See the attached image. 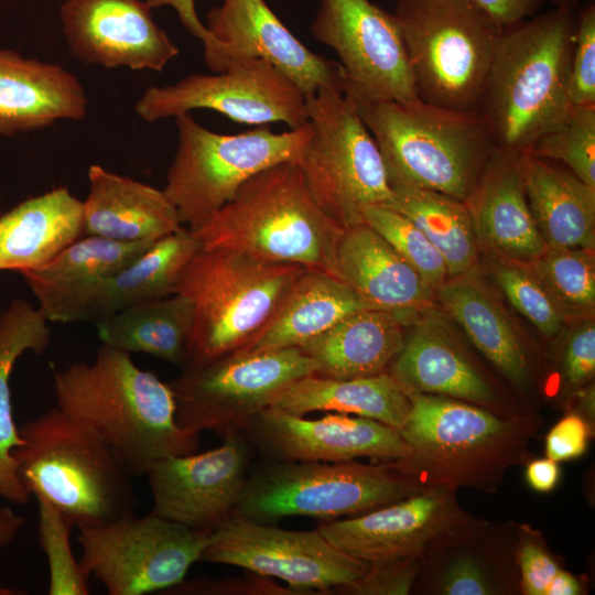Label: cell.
I'll list each match as a JSON object with an SVG mask.
<instances>
[{
	"label": "cell",
	"instance_id": "obj_1",
	"mask_svg": "<svg viewBox=\"0 0 595 595\" xmlns=\"http://www.w3.org/2000/svg\"><path fill=\"white\" fill-rule=\"evenodd\" d=\"M53 389L56 408L95 433L133 477L198 450L199 434L177 422L169 382L128 353L101 344L93 363L54 370Z\"/></svg>",
	"mask_w": 595,
	"mask_h": 595
},
{
	"label": "cell",
	"instance_id": "obj_2",
	"mask_svg": "<svg viewBox=\"0 0 595 595\" xmlns=\"http://www.w3.org/2000/svg\"><path fill=\"white\" fill-rule=\"evenodd\" d=\"M575 23L556 7L501 32L479 109L497 149L526 154L565 119Z\"/></svg>",
	"mask_w": 595,
	"mask_h": 595
},
{
	"label": "cell",
	"instance_id": "obj_3",
	"mask_svg": "<svg viewBox=\"0 0 595 595\" xmlns=\"http://www.w3.org/2000/svg\"><path fill=\"white\" fill-rule=\"evenodd\" d=\"M411 408L399 430L409 454L396 462L423 488L496 493L507 472L522 464L541 421L500 415L454 398L408 393Z\"/></svg>",
	"mask_w": 595,
	"mask_h": 595
},
{
	"label": "cell",
	"instance_id": "obj_4",
	"mask_svg": "<svg viewBox=\"0 0 595 595\" xmlns=\"http://www.w3.org/2000/svg\"><path fill=\"white\" fill-rule=\"evenodd\" d=\"M342 231L313 199L298 162L283 161L246 181L194 232L202 248L301 264L337 277L335 252Z\"/></svg>",
	"mask_w": 595,
	"mask_h": 595
},
{
	"label": "cell",
	"instance_id": "obj_5",
	"mask_svg": "<svg viewBox=\"0 0 595 595\" xmlns=\"http://www.w3.org/2000/svg\"><path fill=\"white\" fill-rule=\"evenodd\" d=\"M307 270L238 251L201 248L175 288L191 301L194 314L184 368L249 349L275 321Z\"/></svg>",
	"mask_w": 595,
	"mask_h": 595
},
{
	"label": "cell",
	"instance_id": "obj_6",
	"mask_svg": "<svg viewBox=\"0 0 595 595\" xmlns=\"http://www.w3.org/2000/svg\"><path fill=\"white\" fill-rule=\"evenodd\" d=\"M353 102L380 150L390 186L435 191L466 202L497 149L479 112L420 98Z\"/></svg>",
	"mask_w": 595,
	"mask_h": 595
},
{
	"label": "cell",
	"instance_id": "obj_7",
	"mask_svg": "<svg viewBox=\"0 0 595 595\" xmlns=\"http://www.w3.org/2000/svg\"><path fill=\"white\" fill-rule=\"evenodd\" d=\"M13 450L26 491L76 526H99L134 513L133 476L95 433L54 408L19 428Z\"/></svg>",
	"mask_w": 595,
	"mask_h": 595
},
{
	"label": "cell",
	"instance_id": "obj_8",
	"mask_svg": "<svg viewBox=\"0 0 595 595\" xmlns=\"http://www.w3.org/2000/svg\"><path fill=\"white\" fill-rule=\"evenodd\" d=\"M393 15L418 97L446 109L479 112L504 29L468 0H398Z\"/></svg>",
	"mask_w": 595,
	"mask_h": 595
},
{
	"label": "cell",
	"instance_id": "obj_9",
	"mask_svg": "<svg viewBox=\"0 0 595 595\" xmlns=\"http://www.w3.org/2000/svg\"><path fill=\"white\" fill-rule=\"evenodd\" d=\"M423 489L396 462L267 458L249 473L232 513L271 524L292 516L333 521L369 512Z\"/></svg>",
	"mask_w": 595,
	"mask_h": 595
},
{
	"label": "cell",
	"instance_id": "obj_10",
	"mask_svg": "<svg viewBox=\"0 0 595 595\" xmlns=\"http://www.w3.org/2000/svg\"><path fill=\"white\" fill-rule=\"evenodd\" d=\"M174 119L178 142L163 192L192 231L257 173L283 161L298 162L312 134L310 122L280 133L263 125L223 134L199 125L191 112Z\"/></svg>",
	"mask_w": 595,
	"mask_h": 595
},
{
	"label": "cell",
	"instance_id": "obj_11",
	"mask_svg": "<svg viewBox=\"0 0 595 595\" xmlns=\"http://www.w3.org/2000/svg\"><path fill=\"white\" fill-rule=\"evenodd\" d=\"M312 134L298 164L320 209L339 227L364 223V210L393 196L380 150L355 104L320 89L306 99Z\"/></svg>",
	"mask_w": 595,
	"mask_h": 595
},
{
	"label": "cell",
	"instance_id": "obj_12",
	"mask_svg": "<svg viewBox=\"0 0 595 595\" xmlns=\"http://www.w3.org/2000/svg\"><path fill=\"white\" fill-rule=\"evenodd\" d=\"M317 371L316 363L300 347L240 350L184 368L169 382L176 419L199 434L242 430L291 383Z\"/></svg>",
	"mask_w": 595,
	"mask_h": 595
},
{
	"label": "cell",
	"instance_id": "obj_13",
	"mask_svg": "<svg viewBox=\"0 0 595 595\" xmlns=\"http://www.w3.org/2000/svg\"><path fill=\"white\" fill-rule=\"evenodd\" d=\"M77 528L80 567L109 595H144L181 584L210 534L152 512Z\"/></svg>",
	"mask_w": 595,
	"mask_h": 595
},
{
	"label": "cell",
	"instance_id": "obj_14",
	"mask_svg": "<svg viewBox=\"0 0 595 595\" xmlns=\"http://www.w3.org/2000/svg\"><path fill=\"white\" fill-rule=\"evenodd\" d=\"M199 562L235 565L277 577L296 594H326L349 586L369 566L334 547L317 529L286 530L237 513L210 531Z\"/></svg>",
	"mask_w": 595,
	"mask_h": 595
},
{
	"label": "cell",
	"instance_id": "obj_15",
	"mask_svg": "<svg viewBox=\"0 0 595 595\" xmlns=\"http://www.w3.org/2000/svg\"><path fill=\"white\" fill-rule=\"evenodd\" d=\"M197 109L213 110L232 121L253 126L283 122L295 129L309 122L306 98L300 88L263 60L242 62L214 74H192L163 87H150L134 106L136 113L147 122Z\"/></svg>",
	"mask_w": 595,
	"mask_h": 595
},
{
	"label": "cell",
	"instance_id": "obj_16",
	"mask_svg": "<svg viewBox=\"0 0 595 595\" xmlns=\"http://www.w3.org/2000/svg\"><path fill=\"white\" fill-rule=\"evenodd\" d=\"M311 33L336 52L353 101L419 98L393 13L370 0H320Z\"/></svg>",
	"mask_w": 595,
	"mask_h": 595
},
{
	"label": "cell",
	"instance_id": "obj_17",
	"mask_svg": "<svg viewBox=\"0 0 595 595\" xmlns=\"http://www.w3.org/2000/svg\"><path fill=\"white\" fill-rule=\"evenodd\" d=\"M223 435L213 450L166 457L149 467L150 512L209 531L232 515L249 475L250 443L241 430Z\"/></svg>",
	"mask_w": 595,
	"mask_h": 595
},
{
	"label": "cell",
	"instance_id": "obj_18",
	"mask_svg": "<svg viewBox=\"0 0 595 595\" xmlns=\"http://www.w3.org/2000/svg\"><path fill=\"white\" fill-rule=\"evenodd\" d=\"M241 431L266 458L277 461L347 462L368 457L398 462L410 451L397 429L336 412L311 420L270 405Z\"/></svg>",
	"mask_w": 595,
	"mask_h": 595
},
{
	"label": "cell",
	"instance_id": "obj_19",
	"mask_svg": "<svg viewBox=\"0 0 595 595\" xmlns=\"http://www.w3.org/2000/svg\"><path fill=\"white\" fill-rule=\"evenodd\" d=\"M470 518L456 490L431 487L359 516L323 521L316 529L346 554L376 564L422 559L432 543Z\"/></svg>",
	"mask_w": 595,
	"mask_h": 595
},
{
	"label": "cell",
	"instance_id": "obj_20",
	"mask_svg": "<svg viewBox=\"0 0 595 595\" xmlns=\"http://www.w3.org/2000/svg\"><path fill=\"white\" fill-rule=\"evenodd\" d=\"M206 21L207 30L220 44L213 73L263 60L286 75L306 99L320 89L344 94L339 63L306 47L264 0H223L206 13Z\"/></svg>",
	"mask_w": 595,
	"mask_h": 595
},
{
	"label": "cell",
	"instance_id": "obj_21",
	"mask_svg": "<svg viewBox=\"0 0 595 595\" xmlns=\"http://www.w3.org/2000/svg\"><path fill=\"white\" fill-rule=\"evenodd\" d=\"M141 0H66L63 34L72 55L106 68L160 72L178 47Z\"/></svg>",
	"mask_w": 595,
	"mask_h": 595
},
{
	"label": "cell",
	"instance_id": "obj_22",
	"mask_svg": "<svg viewBox=\"0 0 595 595\" xmlns=\"http://www.w3.org/2000/svg\"><path fill=\"white\" fill-rule=\"evenodd\" d=\"M517 541L518 526L502 528L472 517L428 548L418 580L431 594H513L519 591Z\"/></svg>",
	"mask_w": 595,
	"mask_h": 595
},
{
	"label": "cell",
	"instance_id": "obj_23",
	"mask_svg": "<svg viewBox=\"0 0 595 595\" xmlns=\"http://www.w3.org/2000/svg\"><path fill=\"white\" fill-rule=\"evenodd\" d=\"M424 315L387 370L404 391L454 398L506 416L523 414L505 403L439 314Z\"/></svg>",
	"mask_w": 595,
	"mask_h": 595
},
{
	"label": "cell",
	"instance_id": "obj_24",
	"mask_svg": "<svg viewBox=\"0 0 595 595\" xmlns=\"http://www.w3.org/2000/svg\"><path fill=\"white\" fill-rule=\"evenodd\" d=\"M520 155L496 149L466 203L479 247L499 260L530 264L547 245L527 201Z\"/></svg>",
	"mask_w": 595,
	"mask_h": 595
},
{
	"label": "cell",
	"instance_id": "obj_25",
	"mask_svg": "<svg viewBox=\"0 0 595 595\" xmlns=\"http://www.w3.org/2000/svg\"><path fill=\"white\" fill-rule=\"evenodd\" d=\"M337 277L375 304L398 314L404 323L430 311L435 291L366 223L344 228L335 252Z\"/></svg>",
	"mask_w": 595,
	"mask_h": 595
},
{
	"label": "cell",
	"instance_id": "obj_26",
	"mask_svg": "<svg viewBox=\"0 0 595 595\" xmlns=\"http://www.w3.org/2000/svg\"><path fill=\"white\" fill-rule=\"evenodd\" d=\"M201 248L195 232L183 226L82 292L64 309L57 322L96 324L129 306L174 294L183 269Z\"/></svg>",
	"mask_w": 595,
	"mask_h": 595
},
{
	"label": "cell",
	"instance_id": "obj_27",
	"mask_svg": "<svg viewBox=\"0 0 595 595\" xmlns=\"http://www.w3.org/2000/svg\"><path fill=\"white\" fill-rule=\"evenodd\" d=\"M87 105L82 83L63 66L0 47V134L82 120Z\"/></svg>",
	"mask_w": 595,
	"mask_h": 595
},
{
	"label": "cell",
	"instance_id": "obj_28",
	"mask_svg": "<svg viewBox=\"0 0 595 595\" xmlns=\"http://www.w3.org/2000/svg\"><path fill=\"white\" fill-rule=\"evenodd\" d=\"M84 235L123 242H153L184 225L163 190L91 164Z\"/></svg>",
	"mask_w": 595,
	"mask_h": 595
},
{
	"label": "cell",
	"instance_id": "obj_29",
	"mask_svg": "<svg viewBox=\"0 0 595 595\" xmlns=\"http://www.w3.org/2000/svg\"><path fill=\"white\" fill-rule=\"evenodd\" d=\"M83 201L63 186L30 197L0 216V271L42 268L84 236Z\"/></svg>",
	"mask_w": 595,
	"mask_h": 595
},
{
	"label": "cell",
	"instance_id": "obj_30",
	"mask_svg": "<svg viewBox=\"0 0 595 595\" xmlns=\"http://www.w3.org/2000/svg\"><path fill=\"white\" fill-rule=\"evenodd\" d=\"M435 298L513 387L530 389L532 366L527 348L500 302L474 271L448 278Z\"/></svg>",
	"mask_w": 595,
	"mask_h": 595
},
{
	"label": "cell",
	"instance_id": "obj_31",
	"mask_svg": "<svg viewBox=\"0 0 595 595\" xmlns=\"http://www.w3.org/2000/svg\"><path fill=\"white\" fill-rule=\"evenodd\" d=\"M527 201L547 247L595 249V187L570 170L520 155Z\"/></svg>",
	"mask_w": 595,
	"mask_h": 595
},
{
	"label": "cell",
	"instance_id": "obj_32",
	"mask_svg": "<svg viewBox=\"0 0 595 595\" xmlns=\"http://www.w3.org/2000/svg\"><path fill=\"white\" fill-rule=\"evenodd\" d=\"M404 321L383 309L356 312L300 348L317 365L315 375L353 379L388 370L404 344Z\"/></svg>",
	"mask_w": 595,
	"mask_h": 595
},
{
	"label": "cell",
	"instance_id": "obj_33",
	"mask_svg": "<svg viewBox=\"0 0 595 595\" xmlns=\"http://www.w3.org/2000/svg\"><path fill=\"white\" fill-rule=\"evenodd\" d=\"M272 405L300 416L315 411L355 414L399 431L411 402L404 389L385 371L353 379L310 375L286 387Z\"/></svg>",
	"mask_w": 595,
	"mask_h": 595
},
{
	"label": "cell",
	"instance_id": "obj_34",
	"mask_svg": "<svg viewBox=\"0 0 595 595\" xmlns=\"http://www.w3.org/2000/svg\"><path fill=\"white\" fill-rule=\"evenodd\" d=\"M154 242L84 235L42 268L21 274L45 318L57 323L64 309L82 292L132 262Z\"/></svg>",
	"mask_w": 595,
	"mask_h": 595
},
{
	"label": "cell",
	"instance_id": "obj_35",
	"mask_svg": "<svg viewBox=\"0 0 595 595\" xmlns=\"http://www.w3.org/2000/svg\"><path fill=\"white\" fill-rule=\"evenodd\" d=\"M39 307L14 299L0 314V498L15 505L28 504L31 495L20 482L13 450L21 444L13 418L10 376L25 353L40 355L51 344V328Z\"/></svg>",
	"mask_w": 595,
	"mask_h": 595
},
{
	"label": "cell",
	"instance_id": "obj_36",
	"mask_svg": "<svg viewBox=\"0 0 595 595\" xmlns=\"http://www.w3.org/2000/svg\"><path fill=\"white\" fill-rule=\"evenodd\" d=\"M369 309L379 307L337 277L309 269L275 321L247 350L300 347L345 317Z\"/></svg>",
	"mask_w": 595,
	"mask_h": 595
},
{
	"label": "cell",
	"instance_id": "obj_37",
	"mask_svg": "<svg viewBox=\"0 0 595 595\" xmlns=\"http://www.w3.org/2000/svg\"><path fill=\"white\" fill-rule=\"evenodd\" d=\"M191 301L178 293L123 309L96 323L102 345L183 365L193 326Z\"/></svg>",
	"mask_w": 595,
	"mask_h": 595
},
{
	"label": "cell",
	"instance_id": "obj_38",
	"mask_svg": "<svg viewBox=\"0 0 595 595\" xmlns=\"http://www.w3.org/2000/svg\"><path fill=\"white\" fill-rule=\"evenodd\" d=\"M386 205L410 219L442 255L450 278L475 270L478 240L466 202L450 195L407 186H391Z\"/></svg>",
	"mask_w": 595,
	"mask_h": 595
},
{
	"label": "cell",
	"instance_id": "obj_39",
	"mask_svg": "<svg viewBox=\"0 0 595 595\" xmlns=\"http://www.w3.org/2000/svg\"><path fill=\"white\" fill-rule=\"evenodd\" d=\"M551 293L564 316H589L595 306L594 251L581 248H551L530 264Z\"/></svg>",
	"mask_w": 595,
	"mask_h": 595
},
{
	"label": "cell",
	"instance_id": "obj_40",
	"mask_svg": "<svg viewBox=\"0 0 595 595\" xmlns=\"http://www.w3.org/2000/svg\"><path fill=\"white\" fill-rule=\"evenodd\" d=\"M526 154L559 161L595 187V106H572L563 122L539 138Z\"/></svg>",
	"mask_w": 595,
	"mask_h": 595
},
{
	"label": "cell",
	"instance_id": "obj_41",
	"mask_svg": "<svg viewBox=\"0 0 595 595\" xmlns=\"http://www.w3.org/2000/svg\"><path fill=\"white\" fill-rule=\"evenodd\" d=\"M363 221L383 237L434 291L447 281L442 255L405 216L390 207L372 205L364 210Z\"/></svg>",
	"mask_w": 595,
	"mask_h": 595
},
{
	"label": "cell",
	"instance_id": "obj_42",
	"mask_svg": "<svg viewBox=\"0 0 595 595\" xmlns=\"http://www.w3.org/2000/svg\"><path fill=\"white\" fill-rule=\"evenodd\" d=\"M39 513V539L48 565L50 595H87L88 577L71 545L75 527L69 519L47 500L35 498Z\"/></svg>",
	"mask_w": 595,
	"mask_h": 595
},
{
	"label": "cell",
	"instance_id": "obj_43",
	"mask_svg": "<svg viewBox=\"0 0 595 595\" xmlns=\"http://www.w3.org/2000/svg\"><path fill=\"white\" fill-rule=\"evenodd\" d=\"M494 274L512 306L541 334L552 338L562 331L566 317L529 264L498 260Z\"/></svg>",
	"mask_w": 595,
	"mask_h": 595
},
{
	"label": "cell",
	"instance_id": "obj_44",
	"mask_svg": "<svg viewBox=\"0 0 595 595\" xmlns=\"http://www.w3.org/2000/svg\"><path fill=\"white\" fill-rule=\"evenodd\" d=\"M516 562L524 595H581L582 582L564 570L539 531L518 526Z\"/></svg>",
	"mask_w": 595,
	"mask_h": 595
},
{
	"label": "cell",
	"instance_id": "obj_45",
	"mask_svg": "<svg viewBox=\"0 0 595 595\" xmlns=\"http://www.w3.org/2000/svg\"><path fill=\"white\" fill-rule=\"evenodd\" d=\"M571 106H595V4L588 3L576 15L570 65Z\"/></svg>",
	"mask_w": 595,
	"mask_h": 595
},
{
	"label": "cell",
	"instance_id": "obj_46",
	"mask_svg": "<svg viewBox=\"0 0 595 595\" xmlns=\"http://www.w3.org/2000/svg\"><path fill=\"white\" fill-rule=\"evenodd\" d=\"M422 564V559H403L369 564L357 582L338 588L340 594L357 595H405L412 591Z\"/></svg>",
	"mask_w": 595,
	"mask_h": 595
},
{
	"label": "cell",
	"instance_id": "obj_47",
	"mask_svg": "<svg viewBox=\"0 0 595 595\" xmlns=\"http://www.w3.org/2000/svg\"><path fill=\"white\" fill-rule=\"evenodd\" d=\"M562 371L570 388H582L595 375V325L584 317L567 335L562 357Z\"/></svg>",
	"mask_w": 595,
	"mask_h": 595
},
{
	"label": "cell",
	"instance_id": "obj_48",
	"mask_svg": "<svg viewBox=\"0 0 595 595\" xmlns=\"http://www.w3.org/2000/svg\"><path fill=\"white\" fill-rule=\"evenodd\" d=\"M591 434V424L585 416L567 413L548 432L545 455L558 463L576 459L586 452Z\"/></svg>",
	"mask_w": 595,
	"mask_h": 595
},
{
	"label": "cell",
	"instance_id": "obj_49",
	"mask_svg": "<svg viewBox=\"0 0 595 595\" xmlns=\"http://www.w3.org/2000/svg\"><path fill=\"white\" fill-rule=\"evenodd\" d=\"M151 8H173L184 28L204 45V61L208 67L217 57L220 44L213 37L206 25L198 19L194 0H144Z\"/></svg>",
	"mask_w": 595,
	"mask_h": 595
},
{
	"label": "cell",
	"instance_id": "obj_50",
	"mask_svg": "<svg viewBox=\"0 0 595 595\" xmlns=\"http://www.w3.org/2000/svg\"><path fill=\"white\" fill-rule=\"evenodd\" d=\"M498 26L506 29L534 15L544 0H468Z\"/></svg>",
	"mask_w": 595,
	"mask_h": 595
},
{
	"label": "cell",
	"instance_id": "obj_51",
	"mask_svg": "<svg viewBox=\"0 0 595 595\" xmlns=\"http://www.w3.org/2000/svg\"><path fill=\"white\" fill-rule=\"evenodd\" d=\"M526 482L540 494L552 491L561 478L560 464L549 457L531 459L524 469Z\"/></svg>",
	"mask_w": 595,
	"mask_h": 595
},
{
	"label": "cell",
	"instance_id": "obj_52",
	"mask_svg": "<svg viewBox=\"0 0 595 595\" xmlns=\"http://www.w3.org/2000/svg\"><path fill=\"white\" fill-rule=\"evenodd\" d=\"M25 524V517L10 506L0 507V550L11 544Z\"/></svg>",
	"mask_w": 595,
	"mask_h": 595
},
{
	"label": "cell",
	"instance_id": "obj_53",
	"mask_svg": "<svg viewBox=\"0 0 595 595\" xmlns=\"http://www.w3.org/2000/svg\"><path fill=\"white\" fill-rule=\"evenodd\" d=\"M23 594H25L23 589L0 585V595H23Z\"/></svg>",
	"mask_w": 595,
	"mask_h": 595
},
{
	"label": "cell",
	"instance_id": "obj_54",
	"mask_svg": "<svg viewBox=\"0 0 595 595\" xmlns=\"http://www.w3.org/2000/svg\"><path fill=\"white\" fill-rule=\"evenodd\" d=\"M556 7H567L573 8L577 0H552Z\"/></svg>",
	"mask_w": 595,
	"mask_h": 595
}]
</instances>
